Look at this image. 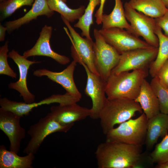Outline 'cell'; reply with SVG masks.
Wrapping results in <instances>:
<instances>
[{"instance_id":"1","label":"cell","mask_w":168,"mask_h":168,"mask_svg":"<svg viewBox=\"0 0 168 168\" xmlns=\"http://www.w3.org/2000/svg\"><path fill=\"white\" fill-rule=\"evenodd\" d=\"M142 146L106 139L95 152L99 168H132L142 152Z\"/></svg>"},{"instance_id":"2","label":"cell","mask_w":168,"mask_h":168,"mask_svg":"<svg viewBox=\"0 0 168 168\" xmlns=\"http://www.w3.org/2000/svg\"><path fill=\"white\" fill-rule=\"evenodd\" d=\"M147 75V69L111 73L107 81V98L135 100L139 94L143 80Z\"/></svg>"},{"instance_id":"3","label":"cell","mask_w":168,"mask_h":168,"mask_svg":"<svg viewBox=\"0 0 168 168\" xmlns=\"http://www.w3.org/2000/svg\"><path fill=\"white\" fill-rule=\"evenodd\" d=\"M139 104L135 100L107 98L100 114V125L106 135L117 124H119L135 115L137 112L142 113Z\"/></svg>"},{"instance_id":"4","label":"cell","mask_w":168,"mask_h":168,"mask_svg":"<svg viewBox=\"0 0 168 168\" xmlns=\"http://www.w3.org/2000/svg\"><path fill=\"white\" fill-rule=\"evenodd\" d=\"M147 121L143 113L137 118L131 119L113 128L105 135L106 139L142 146L145 142Z\"/></svg>"},{"instance_id":"5","label":"cell","mask_w":168,"mask_h":168,"mask_svg":"<svg viewBox=\"0 0 168 168\" xmlns=\"http://www.w3.org/2000/svg\"><path fill=\"white\" fill-rule=\"evenodd\" d=\"M73 125L61 124L48 113L30 127L27 133L30 138L23 152L26 154H35L47 136L55 132L67 133Z\"/></svg>"},{"instance_id":"6","label":"cell","mask_w":168,"mask_h":168,"mask_svg":"<svg viewBox=\"0 0 168 168\" xmlns=\"http://www.w3.org/2000/svg\"><path fill=\"white\" fill-rule=\"evenodd\" d=\"M94 35V64L99 75L107 81L112 71L118 63L120 54L105 41L99 30L95 29Z\"/></svg>"},{"instance_id":"7","label":"cell","mask_w":168,"mask_h":168,"mask_svg":"<svg viewBox=\"0 0 168 168\" xmlns=\"http://www.w3.org/2000/svg\"><path fill=\"white\" fill-rule=\"evenodd\" d=\"M61 18L70 33V35L67 28L64 27L72 43L71 54L73 60L81 65L83 63L91 72L99 75L94 63V42L92 39L81 36L71 26L69 22L62 16Z\"/></svg>"},{"instance_id":"8","label":"cell","mask_w":168,"mask_h":168,"mask_svg":"<svg viewBox=\"0 0 168 168\" xmlns=\"http://www.w3.org/2000/svg\"><path fill=\"white\" fill-rule=\"evenodd\" d=\"M126 18L135 35L142 37L152 46L158 48L159 40L154 30L156 24L154 18L137 11L126 2L124 5Z\"/></svg>"},{"instance_id":"9","label":"cell","mask_w":168,"mask_h":168,"mask_svg":"<svg viewBox=\"0 0 168 168\" xmlns=\"http://www.w3.org/2000/svg\"><path fill=\"white\" fill-rule=\"evenodd\" d=\"M158 48L151 46L138 49L124 52L120 55L119 61L111 73L138 69H147L156 58Z\"/></svg>"},{"instance_id":"10","label":"cell","mask_w":168,"mask_h":168,"mask_svg":"<svg viewBox=\"0 0 168 168\" xmlns=\"http://www.w3.org/2000/svg\"><path fill=\"white\" fill-rule=\"evenodd\" d=\"M80 99L67 92L64 94L53 95L38 102L35 101L30 103L13 101L4 97L0 99V106L2 109L22 117L28 115L34 108L42 105L54 103L62 105L77 103Z\"/></svg>"},{"instance_id":"11","label":"cell","mask_w":168,"mask_h":168,"mask_svg":"<svg viewBox=\"0 0 168 168\" xmlns=\"http://www.w3.org/2000/svg\"><path fill=\"white\" fill-rule=\"evenodd\" d=\"M99 31L105 41L120 54L130 50L152 46L138 37L124 29L113 27L101 29Z\"/></svg>"},{"instance_id":"12","label":"cell","mask_w":168,"mask_h":168,"mask_svg":"<svg viewBox=\"0 0 168 168\" xmlns=\"http://www.w3.org/2000/svg\"><path fill=\"white\" fill-rule=\"evenodd\" d=\"M81 65L84 68L87 76L84 92L92 102L90 117L94 119H99L100 112L107 100L105 96L107 81L100 75L91 72L83 63Z\"/></svg>"},{"instance_id":"13","label":"cell","mask_w":168,"mask_h":168,"mask_svg":"<svg viewBox=\"0 0 168 168\" xmlns=\"http://www.w3.org/2000/svg\"><path fill=\"white\" fill-rule=\"evenodd\" d=\"M21 118L12 112L0 108V129L8 138L10 150L17 154L26 135L25 130L20 124Z\"/></svg>"},{"instance_id":"14","label":"cell","mask_w":168,"mask_h":168,"mask_svg":"<svg viewBox=\"0 0 168 168\" xmlns=\"http://www.w3.org/2000/svg\"><path fill=\"white\" fill-rule=\"evenodd\" d=\"M8 57L12 59L17 65L19 73L18 80L14 82H10L8 84V88L18 91L25 103H30L35 102V96L30 92L27 87V75L30 66L41 61L29 60L14 49L9 52Z\"/></svg>"},{"instance_id":"15","label":"cell","mask_w":168,"mask_h":168,"mask_svg":"<svg viewBox=\"0 0 168 168\" xmlns=\"http://www.w3.org/2000/svg\"><path fill=\"white\" fill-rule=\"evenodd\" d=\"M51 26L45 25L42 29L40 35L34 46L25 51L23 55L26 58L35 56L50 57L62 65H66L70 61L69 58L60 55L53 51L51 48L50 40L52 32Z\"/></svg>"},{"instance_id":"16","label":"cell","mask_w":168,"mask_h":168,"mask_svg":"<svg viewBox=\"0 0 168 168\" xmlns=\"http://www.w3.org/2000/svg\"><path fill=\"white\" fill-rule=\"evenodd\" d=\"M77 63L73 60L65 69L60 72H53L43 68L36 70L33 74L39 77H47L50 80L61 85L66 90V92L81 99L82 94L77 88L73 78Z\"/></svg>"},{"instance_id":"17","label":"cell","mask_w":168,"mask_h":168,"mask_svg":"<svg viewBox=\"0 0 168 168\" xmlns=\"http://www.w3.org/2000/svg\"><path fill=\"white\" fill-rule=\"evenodd\" d=\"M91 109L80 106L77 103L52 106L49 113L56 121L64 125L74 124L90 117Z\"/></svg>"},{"instance_id":"18","label":"cell","mask_w":168,"mask_h":168,"mask_svg":"<svg viewBox=\"0 0 168 168\" xmlns=\"http://www.w3.org/2000/svg\"><path fill=\"white\" fill-rule=\"evenodd\" d=\"M54 11L49 7L46 0H34L31 9L24 15L16 19L6 22L5 26L10 34L22 26L36 19L40 16L44 15L48 18L52 16Z\"/></svg>"},{"instance_id":"19","label":"cell","mask_w":168,"mask_h":168,"mask_svg":"<svg viewBox=\"0 0 168 168\" xmlns=\"http://www.w3.org/2000/svg\"><path fill=\"white\" fill-rule=\"evenodd\" d=\"M168 115L160 112L148 119L145 144L146 150L150 151L160 137L163 138L168 134Z\"/></svg>"},{"instance_id":"20","label":"cell","mask_w":168,"mask_h":168,"mask_svg":"<svg viewBox=\"0 0 168 168\" xmlns=\"http://www.w3.org/2000/svg\"><path fill=\"white\" fill-rule=\"evenodd\" d=\"M135 100L139 104L148 119L160 112L158 99L150 83L145 79Z\"/></svg>"},{"instance_id":"21","label":"cell","mask_w":168,"mask_h":168,"mask_svg":"<svg viewBox=\"0 0 168 168\" xmlns=\"http://www.w3.org/2000/svg\"><path fill=\"white\" fill-rule=\"evenodd\" d=\"M8 151L3 145L0 146V168H32L35 159L33 154L21 156Z\"/></svg>"},{"instance_id":"22","label":"cell","mask_w":168,"mask_h":168,"mask_svg":"<svg viewBox=\"0 0 168 168\" xmlns=\"http://www.w3.org/2000/svg\"><path fill=\"white\" fill-rule=\"evenodd\" d=\"M115 4L109 14H103L102 17V29L117 27L125 29L134 34L133 30L126 18L124 8L121 0H115Z\"/></svg>"},{"instance_id":"23","label":"cell","mask_w":168,"mask_h":168,"mask_svg":"<svg viewBox=\"0 0 168 168\" xmlns=\"http://www.w3.org/2000/svg\"><path fill=\"white\" fill-rule=\"evenodd\" d=\"M128 2L136 10L154 19L162 16L168 10L161 0H130Z\"/></svg>"},{"instance_id":"24","label":"cell","mask_w":168,"mask_h":168,"mask_svg":"<svg viewBox=\"0 0 168 168\" xmlns=\"http://www.w3.org/2000/svg\"><path fill=\"white\" fill-rule=\"evenodd\" d=\"M154 32L158 39L159 46L156 57L149 67V72L152 78L168 60V37L163 33L161 28L156 24Z\"/></svg>"},{"instance_id":"25","label":"cell","mask_w":168,"mask_h":168,"mask_svg":"<svg viewBox=\"0 0 168 168\" xmlns=\"http://www.w3.org/2000/svg\"><path fill=\"white\" fill-rule=\"evenodd\" d=\"M50 8L61 15L70 22H73L79 19L83 15L85 6H81L77 9L70 8L61 0H46Z\"/></svg>"},{"instance_id":"26","label":"cell","mask_w":168,"mask_h":168,"mask_svg":"<svg viewBox=\"0 0 168 168\" xmlns=\"http://www.w3.org/2000/svg\"><path fill=\"white\" fill-rule=\"evenodd\" d=\"M86 8L82 16L78 19L74 27L81 30L82 36H85L89 39H92L90 34L91 26L93 24V14L96 7L100 4L101 0H88Z\"/></svg>"},{"instance_id":"27","label":"cell","mask_w":168,"mask_h":168,"mask_svg":"<svg viewBox=\"0 0 168 168\" xmlns=\"http://www.w3.org/2000/svg\"><path fill=\"white\" fill-rule=\"evenodd\" d=\"M34 0H7L0 2V21L11 16L21 7L32 5Z\"/></svg>"},{"instance_id":"28","label":"cell","mask_w":168,"mask_h":168,"mask_svg":"<svg viewBox=\"0 0 168 168\" xmlns=\"http://www.w3.org/2000/svg\"><path fill=\"white\" fill-rule=\"evenodd\" d=\"M150 84L158 99L160 112L168 115V88L156 77L152 78Z\"/></svg>"},{"instance_id":"29","label":"cell","mask_w":168,"mask_h":168,"mask_svg":"<svg viewBox=\"0 0 168 168\" xmlns=\"http://www.w3.org/2000/svg\"><path fill=\"white\" fill-rule=\"evenodd\" d=\"M151 155L155 163H161L168 161V134L156 145Z\"/></svg>"},{"instance_id":"30","label":"cell","mask_w":168,"mask_h":168,"mask_svg":"<svg viewBox=\"0 0 168 168\" xmlns=\"http://www.w3.org/2000/svg\"><path fill=\"white\" fill-rule=\"evenodd\" d=\"M8 41H7L0 48V74L16 78L17 74L10 67L8 63Z\"/></svg>"},{"instance_id":"31","label":"cell","mask_w":168,"mask_h":168,"mask_svg":"<svg viewBox=\"0 0 168 168\" xmlns=\"http://www.w3.org/2000/svg\"><path fill=\"white\" fill-rule=\"evenodd\" d=\"M151 153L146 150L142 152L132 168H151L155 167Z\"/></svg>"},{"instance_id":"32","label":"cell","mask_w":168,"mask_h":168,"mask_svg":"<svg viewBox=\"0 0 168 168\" xmlns=\"http://www.w3.org/2000/svg\"><path fill=\"white\" fill-rule=\"evenodd\" d=\"M155 77L163 86L168 88V60L161 67Z\"/></svg>"},{"instance_id":"33","label":"cell","mask_w":168,"mask_h":168,"mask_svg":"<svg viewBox=\"0 0 168 168\" xmlns=\"http://www.w3.org/2000/svg\"><path fill=\"white\" fill-rule=\"evenodd\" d=\"M155 19L156 23L164 32V34L168 37V10L162 16Z\"/></svg>"},{"instance_id":"34","label":"cell","mask_w":168,"mask_h":168,"mask_svg":"<svg viewBox=\"0 0 168 168\" xmlns=\"http://www.w3.org/2000/svg\"><path fill=\"white\" fill-rule=\"evenodd\" d=\"M105 0H101L99 7L96 11L95 15V16L96 18V22L99 25L102 24V17L103 14V9Z\"/></svg>"},{"instance_id":"35","label":"cell","mask_w":168,"mask_h":168,"mask_svg":"<svg viewBox=\"0 0 168 168\" xmlns=\"http://www.w3.org/2000/svg\"><path fill=\"white\" fill-rule=\"evenodd\" d=\"M7 31V28L6 26H3L0 24V41H4L5 39L6 32Z\"/></svg>"},{"instance_id":"36","label":"cell","mask_w":168,"mask_h":168,"mask_svg":"<svg viewBox=\"0 0 168 168\" xmlns=\"http://www.w3.org/2000/svg\"><path fill=\"white\" fill-rule=\"evenodd\" d=\"M154 167L155 168H168V161L164 163L157 164Z\"/></svg>"},{"instance_id":"37","label":"cell","mask_w":168,"mask_h":168,"mask_svg":"<svg viewBox=\"0 0 168 168\" xmlns=\"http://www.w3.org/2000/svg\"><path fill=\"white\" fill-rule=\"evenodd\" d=\"M166 7L168 9V0H161Z\"/></svg>"},{"instance_id":"38","label":"cell","mask_w":168,"mask_h":168,"mask_svg":"<svg viewBox=\"0 0 168 168\" xmlns=\"http://www.w3.org/2000/svg\"><path fill=\"white\" fill-rule=\"evenodd\" d=\"M6 0H0V2H2L4 1H6Z\"/></svg>"},{"instance_id":"39","label":"cell","mask_w":168,"mask_h":168,"mask_svg":"<svg viewBox=\"0 0 168 168\" xmlns=\"http://www.w3.org/2000/svg\"><path fill=\"white\" fill-rule=\"evenodd\" d=\"M61 0L63 1L65 3L67 2V0Z\"/></svg>"}]
</instances>
